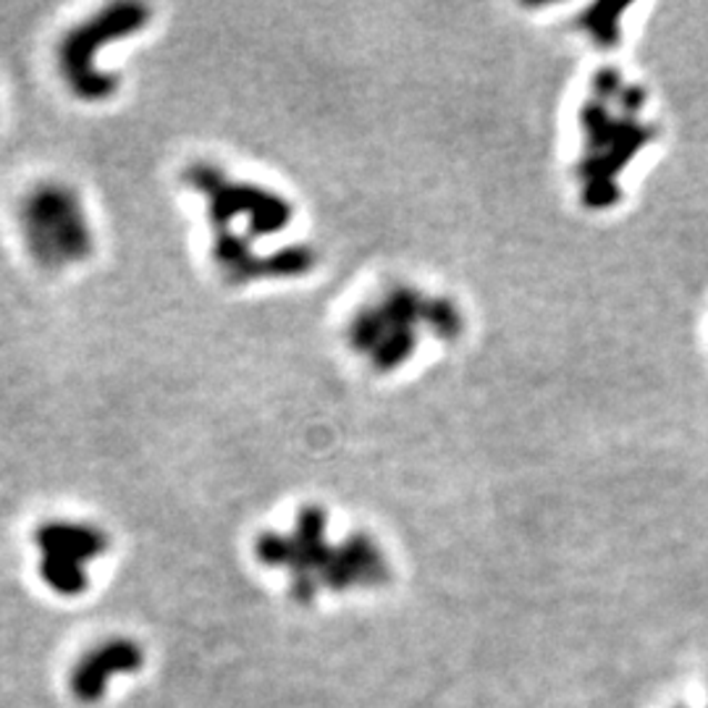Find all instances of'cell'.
<instances>
[{"label":"cell","instance_id":"277c9868","mask_svg":"<svg viewBox=\"0 0 708 708\" xmlns=\"http://www.w3.org/2000/svg\"><path fill=\"white\" fill-rule=\"evenodd\" d=\"M150 24V9L134 0H121L100 9L95 17L69 29L58 45V71L71 95L84 103H103L119 92V77L100 71L95 58L108 42L132 38Z\"/></svg>","mask_w":708,"mask_h":708},{"label":"cell","instance_id":"5b68a950","mask_svg":"<svg viewBox=\"0 0 708 708\" xmlns=\"http://www.w3.org/2000/svg\"><path fill=\"white\" fill-rule=\"evenodd\" d=\"M184 184L205 200L213 231H226L236 219L244 221L247 240L281 234L294 221V208L284 194L252 182H234L221 165L198 161L182 173Z\"/></svg>","mask_w":708,"mask_h":708},{"label":"cell","instance_id":"8992f818","mask_svg":"<svg viewBox=\"0 0 708 708\" xmlns=\"http://www.w3.org/2000/svg\"><path fill=\"white\" fill-rule=\"evenodd\" d=\"M40 552V577L58 596H82L90 585L87 565L100 559L111 540L100 527L87 523L50 519L34 530Z\"/></svg>","mask_w":708,"mask_h":708},{"label":"cell","instance_id":"6da1fadb","mask_svg":"<svg viewBox=\"0 0 708 708\" xmlns=\"http://www.w3.org/2000/svg\"><path fill=\"white\" fill-rule=\"evenodd\" d=\"M255 556L265 567L286 569L289 588L307 604L321 590H350L354 585H381L388 580V562L367 533H354L342 544H328V515L307 504L294 517V530L263 533L255 540Z\"/></svg>","mask_w":708,"mask_h":708},{"label":"cell","instance_id":"52a82bcc","mask_svg":"<svg viewBox=\"0 0 708 708\" xmlns=\"http://www.w3.org/2000/svg\"><path fill=\"white\" fill-rule=\"evenodd\" d=\"M142 661L140 648L129 640H113L105 646L95 648V654H87L84 661L77 667L74 677V690L79 698L84 700H98L103 696V688L108 680H113L121 671L136 669Z\"/></svg>","mask_w":708,"mask_h":708},{"label":"cell","instance_id":"ba28073f","mask_svg":"<svg viewBox=\"0 0 708 708\" xmlns=\"http://www.w3.org/2000/svg\"><path fill=\"white\" fill-rule=\"evenodd\" d=\"M317 252L310 244H286L271 255H263V276L265 279H300L315 271Z\"/></svg>","mask_w":708,"mask_h":708},{"label":"cell","instance_id":"7a4b0ae2","mask_svg":"<svg viewBox=\"0 0 708 708\" xmlns=\"http://www.w3.org/2000/svg\"><path fill=\"white\" fill-rule=\"evenodd\" d=\"M421 328L441 342L462 334V313L449 297L396 284L381 300L360 307L346 326V342L371 363L373 371L394 373L415 357L423 344Z\"/></svg>","mask_w":708,"mask_h":708},{"label":"cell","instance_id":"3957f363","mask_svg":"<svg viewBox=\"0 0 708 708\" xmlns=\"http://www.w3.org/2000/svg\"><path fill=\"white\" fill-rule=\"evenodd\" d=\"M19 231L27 255L42 271H63L84 263L95 252L90 219L71 186L40 182L19 202Z\"/></svg>","mask_w":708,"mask_h":708}]
</instances>
